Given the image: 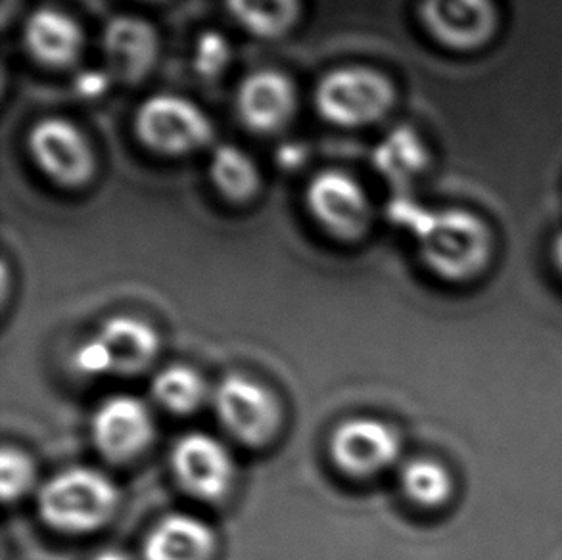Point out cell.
<instances>
[{
    "label": "cell",
    "instance_id": "6da1fadb",
    "mask_svg": "<svg viewBox=\"0 0 562 560\" xmlns=\"http://www.w3.org/2000/svg\"><path fill=\"white\" fill-rule=\"evenodd\" d=\"M425 266L440 279L463 282L482 273L492 258L486 223L464 210L428 212L423 208L409 225Z\"/></svg>",
    "mask_w": 562,
    "mask_h": 560
},
{
    "label": "cell",
    "instance_id": "7a4b0ae2",
    "mask_svg": "<svg viewBox=\"0 0 562 560\" xmlns=\"http://www.w3.org/2000/svg\"><path fill=\"white\" fill-rule=\"evenodd\" d=\"M120 490L102 470L69 467L38 488L41 520L60 534H91L106 526L120 507Z\"/></svg>",
    "mask_w": 562,
    "mask_h": 560
},
{
    "label": "cell",
    "instance_id": "3957f363",
    "mask_svg": "<svg viewBox=\"0 0 562 560\" xmlns=\"http://www.w3.org/2000/svg\"><path fill=\"white\" fill-rule=\"evenodd\" d=\"M394 99L390 79L366 66L333 69L315 89V107L321 117L340 127H363L379 122Z\"/></svg>",
    "mask_w": 562,
    "mask_h": 560
},
{
    "label": "cell",
    "instance_id": "277c9868",
    "mask_svg": "<svg viewBox=\"0 0 562 560\" xmlns=\"http://www.w3.org/2000/svg\"><path fill=\"white\" fill-rule=\"evenodd\" d=\"M213 411L223 428L243 446L266 447L281 430L279 397L246 374H227L212 392Z\"/></svg>",
    "mask_w": 562,
    "mask_h": 560
},
{
    "label": "cell",
    "instance_id": "5b68a950",
    "mask_svg": "<svg viewBox=\"0 0 562 560\" xmlns=\"http://www.w3.org/2000/svg\"><path fill=\"white\" fill-rule=\"evenodd\" d=\"M135 131L146 148L183 156L204 148L213 137L212 120L202 108L177 94H154L135 115Z\"/></svg>",
    "mask_w": 562,
    "mask_h": 560
},
{
    "label": "cell",
    "instance_id": "8992f818",
    "mask_svg": "<svg viewBox=\"0 0 562 560\" xmlns=\"http://www.w3.org/2000/svg\"><path fill=\"white\" fill-rule=\"evenodd\" d=\"M171 470L184 492L200 501H221L235 484L233 455L207 432H187L177 439Z\"/></svg>",
    "mask_w": 562,
    "mask_h": 560
},
{
    "label": "cell",
    "instance_id": "52a82bcc",
    "mask_svg": "<svg viewBox=\"0 0 562 560\" xmlns=\"http://www.w3.org/2000/svg\"><path fill=\"white\" fill-rule=\"evenodd\" d=\"M92 444L112 462H130L153 446L156 423L140 397L110 395L91 417Z\"/></svg>",
    "mask_w": 562,
    "mask_h": 560
},
{
    "label": "cell",
    "instance_id": "ba28073f",
    "mask_svg": "<svg viewBox=\"0 0 562 560\" xmlns=\"http://www.w3.org/2000/svg\"><path fill=\"white\" fill-rule=\"evenodd\" d=\"M328 449L344 474L373 478L400 459L402 438L392 424L380 418H348L336 426Z\"/></svg>",
    "mask_w": 562,
    "mask_h": 560
},
{
    "label": "cell",
    "instance_id": "9c48e42d",
    "mask_svg": "<svg viewBox=\"0 0 562 560\" xmlns=\"http://www.w3.org/2000/svg\"><path fill=\"white\" fill-rule=\"evenodd\" d=\"M305 200L321 227L340 240H358L371 225V202L366 189L340 169L315 175Z\"/></svg>",
    "mask_w": 562,
    "mask_h": 560
},
{
    "label": "cell",
    "instance_id": "30bf717a",
    "mask_svg": "<svg viewBox=\"0 0 562 560\" xmlns=\"http://www.w3.org/2000/svg\"><path fill=\"white\" fill-rule=\"evenodd\" d=\"M30 152L43 173L64 187H81L94 173V154L83 131L64 117H45L33 125Z\"/></svg>",
    "mask_w": 562,
    "mask_h": 560
},
{
    "label": "cell",
    "instance_id": "8fae6325",
    "mask_svg": "<svg viewBox=\"0 0 562 560\" xmlns=\"http://www.w3.org/2000/svg\"><path fill=\"white\" fill-rule=\"evenodd\" d=\"M296 110V91L279 69H258L244 77L236 91V112L254 133L281 131Z\"/></svg>",
    "mask_w": 562,
    "mask_h": 560
},
{
    "label": "cell",
    "instance_id": "7c38bea8",
    "mask_svg": "<svg viewBox=\"0 0 562 560\" xmlns=\"http://www.w3.org/2000/svg\"><path fill=\"white\" fill-rule=\"evenodd\" d=\"M420 14L434 38L456 51L479 48L494 35L492 0H423Z\"/></svg>",
    "mask_w": 562,
    "mask_h": 560
},
{
    "label": "cell",
    "instance_id": "4fadbf2b",
    "mask_svg": "<svg viewBox=\"0 0 562 560\" xmlns=\"http://www.w3.org/2000/svg\"><path fill=\"white\" fill-rule=\"evenodd\" d=\"M102 48L112 74L133 83L140 81L154 68L160 41L146 20L135 15H117L104 27Z\"/></svg>",
    "mask_w": 562,
    "mask_h": 560
},
{
    "label": "cell",
    "instance_id": "5bb4252c",
    "mask_svg": "<svg viewBox=\"0 0 562 560\" xmlns=\"http://www.w3.org/2000/svg\"><path fill=\"white\" fill-rule=\"evenodd\" d=\"M23 45L48 68H66L81 56L83 30L58 8H37L23 23Z\"/></svg>",
    "mask_w": 562,
    "mask_h": 560
},
{
    "label": "cell",
    "instance_id": "9a60e30c",
    "mask_svg": "<svg viewBox=\"0 0 562 560\" xmlns=\"http://www.w3.org/2000/svg\"><path fill=\"white\" fill-rule=\"evenodd\" d=\"M94 336L106 351L112 374L131 377L146 371L160 354V336L156 328L131 315L108 318Z\"/></svg>",
    "mask_w": 562,
    "mask_h": 560
},
{
    "label": "cell",
    "instance_id": "2e32d148",
    "mask_svg": "<svg viewBox=\"0 0 562 560\" xmlns=\"http://www.w3.org/2000/svg\"><path fill=\"white\" fill-rule=\"evenodd\" d=\"M217 538L212 526L189 513H171L154 524L143 546L145 560H212Z\"/></svg>",
    "mask_w": 562,
    "mask_h": 560
},
{
    "label": "cell",
    "instance_id": "e0dca14e",
    "mask_svg": "<svg viewBox=\"0 0 562 560\" xmlns=\"http://www.w3.org/2000/svg\"><path fill=\"white\" fill-rule=\"evenodd\" d=\"M153 395L173 415H192L210 397L204 377L189 365H168L153 380Z\"/></svg>",
    "mask_w": 562,
    "mask_h": 560
},
{
    "label": "cell",
    "instance_id": "ac0fdd59",
    "mask_svg": "<svg viewBox=\"0 0 562 560\" xmlns=\"http://www.w3.org/2000/svg\"><path fill=\"white\" fill-rule=\"evenodd\" d=\"M210 179L233 202L250 200L259 189V169L250 154L235 144H221L210 159Z\"/></svg>",
    "mask_w": 562,
    "mask_h": 560
},
{
    "label": "cell",
    "instance_id": "d6986e66",
    "mask_svg": "<svg viewBox=\"0 0 562 560\" xmlns=\"http://www.w3.org/2000/svg\"><path fill=\"white\" fill-rule=\"evenodd\" d=\"M373 158L380 173L390 181L403 184L425 169L428 152L417 131L402 125L387 133L386 138L376 146Z\"/></svg>",
    "mask_w": 562,
    "mask_h": 560
},
{
    "label": "cell",
    "instance_id": "ffe728a7",
    "mask_svg": "<svg viewBox=\"0 0 562 560\" xmlns=\"http://www.w3.org/2000/svg\"><path fill=\"white\" fill-rule=\"evenodd\" d=\"M228 14L259 38L286 35L300 18V0H225Z\"/></svg>",
    "mask_w": 562,
    "mask_h": 560
},
{
    "label": "cell",
    "instance_id": "44dd1931",
    "mask_svg": "<svg viewBox=\"0 0 562 560\" xmlns=\"http://www.w3.org/2000/svg\"><path fill=\"white\" fill-rule=\"evenodd\" d=\"M402 490L418 507H441L453 493V478L441 462L418 457L403 464Z\"/></svg>",
    "mask_w": 562,
    "mask_h": 560
},
{
    "label": "cell",
    "instance_id": "7402d4cb",
    "mask_svg": "<svg viewBox=\"0 0 562 560\" xmlns=\"http://www.w3.org/2000/svg\"><path fill=\"white\" fill-rule=\"evenodd\" d=\"M35 482L37 467L30 455L15 447H4L0 453V493L4 503H12L30 493Z\"/></svg>",
    "mask_w": 562,
    "mask_h": 560
},
{
    "label": "cell",
    "instance_id": "603a6c76",
    "mask_svg": "<svg viewBox=\"0 0 562 560\" xmlns=\"http://www.w3.org/2000/svg\"><path fill=\"white\" fill-rule=\"evenodd\" d=\"M231 56H233V51H231L227 38L215 31H207L198 38L196 51H194V69L200 76L213 79L225 71Z\"/></svg>",
    "mask_w": 562,
    "mask_h": 560
},
{
    "label": "cell",
    "instance_id": "cb8c5ba5",
    "mask_svg": "<svg viewBox=\"0 0 562 560\" xmlns=\"http://www.w3.org/2000/svg\"><path fill=\"white\" fill-rule=\"evenodd\" d=\"M91 560H131V557L120 551V549H104V551L94 555Z\"/></svg>",
    "mask_w": 562,
    "mask_h": 560
},
{
    "label": "cell",
    "instance_id": "d4e9b609",
    "mask_svg": "<svg viewBox=\"0 0 562 560\" xmlns=\"http://www.w3.org/2000/svg\"><path fill=\"white\" fill-rule=\"evenodd\" d=\"M553 259H555L557 267L561 269L562 273V233L557 236L555 244H553Z\"/></svg>",
    "mask_w": 562,
    "mask_h": 560
},
{
    "label": "cell",
    "instance_id": "484cf974",
    "mask_svg": "<svg viewBox=\"0 0 562 560\" xmlns=\"http://www.w3.org/2000/svg\"><path fill=\"white\" fill-rule=\"evenodd\" d=\"M14 8V2H10V0H2V20H4V25H7L8 20H10V10Z\"/></svg>",
    "mask_w": 562,
    "mask_h": 560
}]
</instances>
